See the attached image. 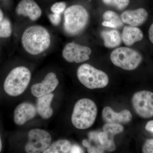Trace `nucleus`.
<instances>
[{
  "mask_svg": "<svg viewBox=\"0 0 153 153\" xmlns=\"http://www.w3.org/2000/svg\"><path fill=\"white\" fill-rule=\"evenodd\" d=\"M24 49L29 54L38 55L46 51L51 44V37L48 30L41 26L27 28L22 36Z\"/></svg>",
  "mask_w": 153,
  "mask_h": 153,
  "instance_id": "f257e3e1",
  "label": "nucleus"
},
{
  "mask_svg": "<svg viewBox=\"0 0 153 153\" xmlns=\"http://www.w3.org/2000/svg\"><path fill=\"white\" fill-rule=\"evenodd\" d=\"M97 114V107L94 102L89 99H82L74 105L71 122L76 128H89L94 123Z\"/></svg>",
  "mask_w": 153,
  "mask_h": 153,
  "instance_id": "f03ea898",
  "label": "nucleus"
},
{
  "mask_svg": "<svg viewBox=\"0 0 153 153\" xmlns=\"http://www.w3.org/2000/svg\"><path fill=\"white\" fill-rule=\"evenodd\" d=\"M89 14L82 6L74 5L64 12V29L71 36L79 34L85 29L89 21Z\"/></svg>",
  "mask_w": 153,
  "mask_h": 153,
  "instance_id": "7ed1b4c3",
  "label": "nucleus"
},
{
  "mask_svg": "<svg viewBox=\"0 0 153 153\" xmlns=\"http://www.w3.org/2000/svg\"><path fill=\"white\" fill-rule=\"evenodd\" d=\"M31 78V72L27 67L19 66L14 68L5 80V91L11 96L20 95L27 87Z\"/></svg>",
  "mask_w": 153,
  "mask_h": 153,
  "instance_id": "20e7f679",
  "label": "nucleus"
},
{
  "mask_svg": "<svg viewBox=\"0 0 153 153\" xmlns=\"http://www.w3.org/2000/svg\"><path fill=\"white\" fill-rule=\"evenodd\" d=\"M77 76L82 85L90 89L103 88L109 82L105 72L87 63L82 64L78 68Z\"/></svg>",
  "mask_w": 153,
  "mask_h": 153,
  "instance_id": "39448f33",
  "label": "nucleus"
},
{
  "mask_svg": "<svg viewBox=\"0 0 153 153\" xmlns=\"http://www.w3.org/2000/svg\"><path fill=\"white\" fill-rule=\"evenodd\" d=\"M115 66L124 70L131 71L137 68L143 60L140 53L134 49L121 47L114 49L110 55Z\"/></svg>",
  "mask_w": 153,
  "mask_h": 153,
  "instance_id": "423d86ee",
  "label": "nucleus"
},
{
  "mask_svg": "<svg viewBox=\"0 0 153 153\" xmlns=\"http://www.w3.org/2000/svg\"><path fill=\"white\" fill-rule=\"evenodd\" d=\"M51 141L52 137L48 132L41 129H33L28 134L25 151L27 153H43L49 147Z\"/></svg>",
  "mask_w": 153,
  "mask_h": 153,
  "instance_id": "0eeeda50",
  "label": "nucleus"
},
{
  "mask_svg": "<svg viewBox=\"0 0 153 153\" xmlns=\"http://www.w3.org/2000/svg\"><path fill=\"white\" fill-rule=\"evenodd\" d=\"M135 111L140 117L149 118L153 117V93L141 91L135 93L132 98Z\"/></svg>",
  "mask_w": 153,
  "mask_h": 153,
  "instance_id": "6e6552de",
  "label": "nucleus"
},
{
  "mask_svg": "<svg viewBox=\"0 0 153 153\" xmlns=\"http://www.w3.org/2000/svg\"><path fill=\"white\" fill-rule=\"evenodd\" d=\"M91 53V49L89 47L72 42L65 46L62 55L68 62L80 63L88 60Z\"/></svg>",
  "mask_w": 153,
  "mask_h": 153,
  "instance_id": "1a4fd4ad",
  "label": "nucleus"
},
{
  "mask_svg": "<svg viewBox=\"0 0 153 153\" xmlns=\"http://www.w3.org/2000/svg\"><path fill=\"white\" fill-rule=\"evenodd\" d=\"M102 130L103 132L98 134L99 140L102 148L104 151L114 152L116 149L114 140V137L123 131V127L118 124L106 123L103 126Z\"/></svg>",
  "mask_w": 153,
  "mask_h": 153,
  "instance_id": "9d476101",
  "label": "nucleus"
},
{
  "mask_svg": "<svg viewBox=\"0 0 153 153\" xmlns=\"http://www.w3.org/2000/svg\"><path fill=\"white\" fill-rule=\"evenodd\" d=\"M59 84L57 76L53 72H49L44 80L40 83L33 84L31 87V93L36 97H41L52 93Z\"/></svg>",
  "mask_w": 153,
  "mask_h": 153,
  "instance_id": "9b49d317",
  "label": "nucleus"
},
{
  "mask_svg": "<svg viewBox=\"0 0 153 153\" xmlns=\"http://www.w3.org/2000/svg\"><path fill=\"white\" fill-rule=\"evenodd\" d=\"M102 119L106 123L125 124L131 121L132 116L128 110L124 109L120 112H116L109 106L105 107L102 111Z\"/></svg>",
  "mask_w": 153,
  "mask_h": 153,
  "instance_id": "f8f14e48",
  "label": "nucleus"
},
{
  "mask_svg": "<svg viewBox=\"0 0 153 153\" xmlns=\"http://www.w3.org/2000/svg\"><path fill=\"white\" fill-rule=\"evenodd\" d=\"M16 11L18 15L28 17L33 21L38 20L42 14L41 8L34 0H22L17 5Z\"/></svg>",
  "mask_w": 153,
  "mask_h": 153,
  "instance_id": "ddd939ff",
  "label": "nucleus"
},
{
  "mask_svg": "<svg viewBox=\"0 0 153 153\" xmlns=\"http://www.w3.org/2000/svg\"><path fill=\"white\" fill-rule=\"evenodd\" d=\"M37 110L32 103L22 102L14 111V120L17 125L22 126L36 116Z\"/></svg>",
  "mask_w": 153,
  "mask_h": 153,
  "instance_id": "4468645a",
  "label": "nucleus"
},
{
  "mask_svg": "<svg viewBox=\"0 0 153 153\" xmlns=\"http://www.w3.org/2000/svg\"><path fill=\"white\" fill-rule=\"evenodd\" d=\"M122 21L131 27H137L143 24L147 20L148 13L144 8L127 10L122 14Z\"/></svg>",
  "mask_w": 153,
  "mask_h": 153,
  "instance_id": "2eb2a0df",
  "label": "nucleus"
},
{
  "mask_svg": "<svg viewBox=\"0 0 153 153\" xmlns=\"http://www.w3.org/2000/svg\"><path fill=\"white\" fill-rule=\"evenodd\" d=\"M54 96V94L51 93L38 97L36 110L42 118L48 119L53 115V110L51 104Z\"/></svg>",
  "mask_w": 153,
  "mask_h": 153,
  "instance_id": "dca6fc26",
  "label": "nucleus"
},
{
  "mask_svg": "<svg viewBox=\"0 0 153 153\" xmlns=\"http://www.w3.org/2000/svg\"><path fill=\"white\" fill-rule=\"evenodd\" d=\"M122 38L125 45L130 46L142 40L143 34L140 29L137 27L126 26L123 28Z\"/></svg>",
  "mask_w": 153,
  "mask_h": 153,
  "instance_id": "f3484780",
  "label": "nucleus"
},
{
  "mask_svg": "<svg viewBox=\"0 0 153 153\" xmlns=\"http://www.w3.org/2000/svg\"><path fill=\"white\" fill-rule=\"evenodd\" d=\"M98 134L97 132H90L88 135V139H85L82 140V146L87 148L88 152L104 153V150L102 148L99 140Z\"/></svg>",
  "mask_w": 153,
  "mask_h": 153,
  "instance_id": "a211bd4d",
  "label": "nucleus"
},
{
  "mask_svg": "<svg viewBox=\"0 0 153 153\" xmlns=\"http://www.w3.org/2000/svg\"><path fill=\"white\" fill-rule=\"evenodd\" d=\"M102 38L107 48H113L118 47L121 43L120 33L116 30H104L101 33Z\"/></svg>",
  "mask_w": 153,
  "mask_h": 153,
  "instance_id": "6ab92c4d",
  "label": "nucleus"
},
{
  "mask_svg": "<svg viewBox=\"0 0 153 153\" xmlns=\"http://www.w3.org/2000/svg\"><path fill=\"white\" fill-rule=\"evenodd\" d=\"M103 22L102 26L108 27L117 29L121 27L123 22L117 13L111 11H107L102 16Z\"/></svg>",
  "mask_w": 153,
  "mask_h": 153,
  "instance_id": "aec40b11",
  "label": "nucleus"
},
{
  "mask_svg": "<svg viewBox=\"0 0 153 153\" xmlns=\"http://www.w3.org/2000/svg\"><path fill=\"white\" fill-rule=\"evenodd\" d=\"M72 145L68 140H60L50 145L44 153H70Z\"/></svg>",
  "mask_w": 153,
  "mask_h": 153,
  "instance_id": "412c9836",
  "label": "nucleus"
},
{
  "mask_svg": "<svg viewBox=\"0 0 153 153\" xmlns=\"http://www.w3.org/2000/svg\"><path fill=\"white\" fill-rule=\"evenodd\" d=\"M12 31L10 22L7 19H3L0 22V38H9Z\"/></svg>",
  "mask_w": 153,
  "mask_h": 153,
  "instance_id": "4be33fe9",
  "label": "nucleus"
},
{
  "mask_svg": "<svg viewBox=\"0 0 153 153\" xmlns=\"http://www.w3.org/2000/svg\"><path fill=\"white\" fill-rule=\"evenodd\" d=\"M107 5L112 6L119 10L125 9L129 4V0H102Z\"/></svg>",
  "mask_w": 153,
  "mask_h": 153,
  "instance_id": "5701e85b",
  "label": "nucleus"
},
{
  "mask_svg": "<svg viewBox=\"0 0 153 153\" xmlns=\"http://www.w3.org/2000/svg\"><path fill=\"white\" fill-rule=\"evenodd\" d=\"M66 7V3L64 2H59L53 4L51 7V10L53 13L61 14L65 10Z\"/></svg>",
  "mask_w": 153,
  "mask_h": 153,
  "instance_id": "b1692460",
  "label": "nucleus"
},
{
  "mask_svg": "<svg viewBox=\"0 0 153 153\" xmlns=\"http://www.w3.org/2000/svg\"><path fill=\"white\" fill-rule=\"evenodd\" d=\"M144 153H153V139L147 140L142 148Z\"/></svg>",
  "mask_w": 153,
  "mask_h": 153,
  "instance_id": "393cba45",
  "label": "nucleus"
},
{
  "mask_svg": "<svg viewBox=\"0 0 153 153\" xmlns=\"http://www.w3.org/2000/svg\"><path fill=\"white\" fill-rule=\"evenodd\" d=\"M49 19L50 22L55 26H57L59 25L61 22V17L60 14L53 13L49 16Z\"/></svg>",
  "mask_w": 153,
  "mask_h": 153,
  "instance_id": "a878e982",
  "label": "nucleus"
},
{
  "mask_svg": "<svg viewBox=\"0 0 153 153\" xmlns=\"http://www.w3.org/2000/svg\"><path fill=\"white\" fill-rule=\"evenodd\" d=\"M70 153H84L83 150L82 148L79 146L78 145H74L71 146V149L70 150Z\"/></svg>",
  "mask_w": 153,
  "mask_h": 153,
  "instance_id": "bb28decb",
  "label": "nucleus"
},
{
  "mask_svg": "<svg viewBox=\"0 0 153 153\" xmlns=\"http://www.w3.org/2000/svg\"><path fill=\"white\" fill-rule=\"evenodd\" d=\"M145 128L148 131L153 133V120H151L147 123Z\"/></svg>",
  "mask_w": 153,
  "mask_h": 153,
  "instance_id": "cd10ccee",
  "label": "nucleus"
},
{
  "mask_svg": "<svg viewBox=\"0 0 153 153\" xmlns=\"http://www.w3.org/2000/svg\"><path fill=\"white\" fill-rule=\"evenodd\" d=\"M149 40L153 44V23L151 25L149 31Z\"/></svg>",
  "mask_w": 153,
  "mask_h": 153,
  "instance_id": "c85d7f7f",
  "label": "nucleus"
},
{
  "mask_svg": "<svg viewBox=\"0 0 153 153\" xmlns=\"http://www.w3.org/2000/svg\"><path fill=\"white\" fill-rule=\"evenodd\" d=\"M3 19V13L2 11L0 10V22Z\"/></svg>",
  "mask_w": 153,
  "mask_h": 153,
  "instance_id": "c756f323",
  "label": "nucleus"
},
{
  "mask_svg": "<svg viewBox=\"0 0 153 153\" xmlns=\"http://www.w3.org/2000/svg\"><path fill=\"white\" fill-rule=\"evenodd\" d=\"M2 144L1 140V135H0V152L2 150Z\"/></svg>",
  "mask_w": 153,
  "mask_h": 153,
  "instance_id": "7c9ffc66",
  "label": "nucleus"
}]
</instances>
